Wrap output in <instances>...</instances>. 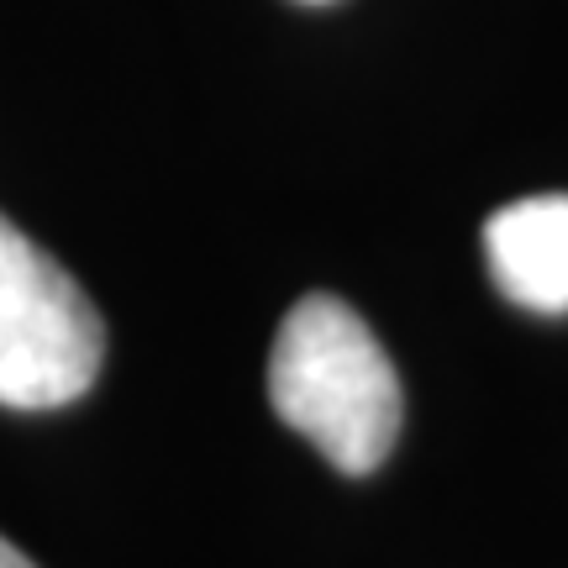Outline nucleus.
I'll return each instance as SVG.
<instances>
[{
  "instance_id": "nucleus-1",
  "label": "nucleus",
  "mask_w": 568,
  "mask_h": 568,
  "mask_svg": "<svg viewBox=\"0 0 568 568\" xmlns=\"http://www.w3.org/2000/svg\"><path fill=\"white\" fill-rule=\"evenodd\" d=\"M268 400L337 474L364 479L400 437V379L368 332V322L337 295H305L280 322L268 353Z\"/></svg>"
},
{
  "instance_id": "nucleus-2",
  "label": "nucleus",
  "mask_w": 568,
  "mask_h": 568,
  "mask_svg": "<svg viewBox=\"0 0 568 568\" xmlns=\"http://www.w3.org/2000/svg\"><path fill=\"white\" fill-rule=\"evenodd\" d=\"M105 322L69 268L0 216V406L59 410L95 385Z\"/></svg>"
},
{
  "instance_id": "nucleus-3",
  "label": "nucleus",
  "mask_w": 568,
  "mask_h": 568,
  "mask_svg": "<svg viewBox=\"0 0 568 568\" xmlns=\"http://www.w3.org/2000/svg\"><path fill=\"white\" fill-rule=\"evenodd\" d=\"M485 258L500 295L537 316L568 311V195H527L485 222Z\"/></svg>"
},
{
  "instance_id": "nucleus-4",
  "label": "nucleus",
  "mask_w": 568,
  "mask_h": 568,
  "mask_svg": "<svg viewBox=\"0 0 568 568\" xmlns=\"http://www.w3.org/2000/svg\"><path fill=\"white\" fill-rule=\"evenodd\" d=\"M0 568H38V564H32L27 552H21V548H11V542L0 537Z\"/></svg>"
}]
</instances>
